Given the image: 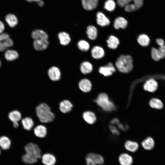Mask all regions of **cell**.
I'll list each match as a JSON object with an SVG mask.
<instances>
[{"label": "cell", "mask_w": 165, "mask_h": 165, "mask_svg": "<svg viewBox=\"0 0 165 165\" xmlns=\"http://www.w3.org/2000/svg\"><path fill=\"white\" fill-rule=\"evenodd\" d=\"M0 153H1V151H0Z\"/></svg>", "instance_id": "681fc988"}, {"label": "cell", "mask_w": 165, "mask_h": 165, "mask_svg": "<svg viewBox=\"0 0 165 165\" xmlns=\"http://www.w3.org/2000/svg\"><path fill=\"white\" fill-rule=\"evenodd\" d=\"M13 43L9 35L6 33H0V51H3L12 46Z\"/></svg>", "instance_id": "8992f818"}, {"label": "cell", "mask_w": 165, "mask_h": 165, "mask_svg": "<svg viewBox=\"0 0 165 165\" xmlns=\"http://www.w3.org/2000/svg\"><path fill=\"white\" fill-rule=\"evenodd\" d=\"M93 66L92 64L87 61L82 62L80 66V70L81 72L84 74L91 73L93 71Z\"/></svg>", "instance_id": "4316f807"}, {"label": "cell", "mask_w": 165, "mask_h": 165, "mask_svg": "<svg viewBox=\"0 0 165 165\" xmlns=\"http://www.w3.org/2000/svg\"><path fill=\"white\" fill-rule=\"evenodd\" d=\"M73 105L71 102L68 99H64L60 102L59 108L60 111L63 113L66 114L71 112Z\"/></svg>", "instance_id": "9c48e42d"}, {"label": "cell", "mask_w": 165, "mask_h": 165, "mask_svg": "<svg viewBox=\"0 0 165 165\" xmlns=\"http://www.w3.org/2000/svg\"><path fill=\"white\" fill-rule=\"evenodd\" d=\"M92 57L95 59L102 58L105 55V51L103 48L98 46H94L91 50Z\"/></svg>", "instance_id": "2e32d148"}, {"label": "cell", "mask_w": 165, "mask_h": 165, "mask_svg": "<svg viewBox=\"0 0 165 165\" xmlns=\"http://www.w3.org/2000/svg\"><path fill=\"white\" fill-rule=\"evenodd\" d=\"M133 60L129 55H121L117 59L115 64L118 70L123 73L130 72L133 68Z\"/></svg>", "instance_id": "7a4b0ae2"}, {"label": "cell", "mask_w": 165, "mask_h": 165, "mask_svg": "<svg viewBox=\"0 0 165 165\" xmlns=\"http://www.w3.org/2000/svg\"><path fill=\"white\" fill-rule=\"evenodd\" d=\"M38 5L42 7L44 5V2L42 0H40L37 2Z\"/></svg>", "instance_id": "f6af8a7d"}, {"label": "cell", "mask_w": 165, "mask_h": 165, "mask_svg": "<svg viewBox=\"0 0 165 165\" xmlns=\"http://www.w3.org/2000/svg\"><path fill=\"white\" fill-rule=\"evenodd\" d=\"M1 61H0V66H1Z\"/></svg>", "instance_id": "c3c4849f"}, {"label": "cell", "mask_w": 165, "mask_h": 165, "mask_svg": "<svg viewBox=\"0 0 165 165\" xmlns=\"http://www.w3.org/2000/svg\"><path fill=\"white\" fill-rule=\"evenodd\" d=\"M26 153L28 156L37 160L41 156V150L39 146L36 143L30 142L24 147Z\"/></svg>", "instance_id": "5b68a950"}, {"label": "cell", "mask_w": 165, "mask_h": 165, "mask_svg": "<svg viewBox=\"0 0 165 165\" xmlns=\"http://www.w3.org/2000/svg\"><path fill=\"white\" fill-rule=\"evenodd\" d=\"M141 145L145 150H150L154 148L155 146V142L152 138L150 137H148L142 141Z\"/></svg>", "instance_id": "603a6c76"}, {"label": "cell", "mask_w": 165, "mask_h": 165, "mask_svg": "<svg viewBox=\"0 0 165 165\" xmlns=\"http://www.w3.org/2000/svg\"><path fill=\"white\" fill-rule=\"evenodd\" d=\"M119 161L121 165H131L133 162V159L129 155L124 153L119 156Z\"/></svg>", "instance_id": "ffe728a7"}, {"label": "cell", "mask_w": 165, "mask_h": 165, "mask_svg": "<svg viewBox=\"0 0 165 165\" xmlns=\"http://www.w3.org/2000/svg\"><path fill=\"white\" fill-rule=\"evenodd\" d=\"M151 56L154 60L158 61L165 57V53H162L158 50L153 47L151 50Z\"/></svg>", "instance_id": "1f68e13d"}, {"label": "cell", "mask_w": 165, "mask_h": 165, "mask_svg": "<svg viewBox=\"0 0 165 165\" xmlns=\"http://www.w3.org/2000/svg\"><path fill=\"white\" fill-rule=\"evenodd\" d=\"M26 1H27L28 2H33V1H35V2H38L40 0H26Z\"/></svg>", "instance_id": "7dc6e473"}, {"label": "cell", "mask_w": 165, "mask_h": 165, "mask_svg": "<svg viewBox=\"0 0 165 165\" xmlns=\"http://www.w3.org/2000/svg\"><path fill=\"white\" fill-rule=\"evenodd\" d=\"M8 117L13 123L18 122L21 119V116L20 112L17 111H13L10 112Z\"/></svg>", "instance_id": "d590c367"}, {"label": "cell", "mask_w": 165, "mask_h": 165, "mask_svg": "<svg viewBox=\"0 0 165 165\" xmlns=\"http://www.w3.org/2000/svg\"><path fill=\"white\" fill-rule=\"evenodd\" d=\"M116 71L115 68L111 62L105 66L101 67L99 69V73L106 77L112 75Z\"/></svg>", "instance_id": "7c38bea8"}, {"label": "cell", "mask_w": 165, "mask_h": 165, "mask_svg": "<svg viewBox=\"0 0 165 165\" xmlns=\"http://www.w3.org/2000/svg\"><path fill=\"white\" fill-rule=\"evenodd\" d=\"M13 126L15 128H17L19 127V124L18 122L13 123Z\"/></svg>", "instance_id": "bcb514c9"}, {"label": "cell", "mask_w": 165, "mask_h": 165, "mask_svg": "<svg viewBox=\"0 0 165 165\" xmlns=\"http://www.w3.org/2000/svg\"><path fill=\"white\" fill-rule=\"evenodd\" d=\"M5 27L4 24L2 21L0 20V33H2L4 31Z\"/></svg>", "instance_id": "b9f144b4"}, {"label": "cell", "mask_w": 165, "mask_h": 165, "mask_svg": "<svg viewBox=\"0 0 165 165\" xmlns=\"http://www.w3.org/2000/svg\"><path fill=\"white\" fill-rule=\"evenodd\" d=\"M33 131L35 136L39 138H44L47 134V128L43 124H39L34 127Z\"/></svg>", "instance_id": "52a82bcc"}, {"label": "cell", "mask_w": 165, "mask_h": 165, "mask_svg": "<svg viewBox=\"0 0 165 165\" xmlns=\"http://www.w3.org/2000/svg\"><path fill=\"white\" fill-rule=\"evenodd\" d=\"M48 75L51 80L57 81L60 80L61 77V73L60 69L56 66H52L48 70Z\"/></svg>", "instance_id": "ba28073f"}, {"label": "cell", "mask_w": 165, "mask_h": 165, "mask_svg": "<svg viewBox=\"0 0 165 165\" xmlns=\"http://www.w3.org/2000/svg\"><path fill=\"white\" fill-rule=\"evenodd\" d=\"M158 50L160 52L165 53V46L163 45L160 46Z\"/></svg>", "instance_id": "7bdbcfd3"}, {"label": "cell", "mask_w": 165, "mask_h": 165, "mask_svg": "<svg viewBox=\"0 0 165 165\" xmlns=\"http://www.w3.org/2000/svg\"><path fill=\"white\" fill-rule=\"evenodd\" d=\"M5 19L8 25L11 28L14 27L18 23L16 16L12 13L7 14L5 16Z\"/></svg>", "instance_id": "d4e9b609"}, {"label": "cell", "mask_w": 165, "mask_h": 165, "mask_svg": "<svg viewBox=\"0 0 165 165\" xmlns=\"http://www.w3.org/2000/svg\"><path fill=\"white\" fill-rule=\"evenodd\" d=\"M84 121L87 124L92 125L96 121L97 118L95 114L92 111L86 110L84 111L82 115Z\"/></svg>", "instance_id": "4fadbf2b"}, {"label": "cell", "mask_w": 165, "mask_h": 165, "mask_svg": "<svg viewBox=\"0 0 165 165\" xmlns=\"http://www.w3.org/2000/svg\"><path fill=\"white\" fill-rule=\"evenodd\" d=\"M79 50L82 51L86 52L90 49V45L88 42L83 40L79 41L77 44Z\"/></svg>", "instance_id": "8d00e7d4"}, {"label": "cell", "mask_w": 165, "mask_h": 165, "mask_svg": "<svg viewBox=\"0 0 165 165\" xmlns=\"http://www.w3.org/2000/svg\"><path fill=\"white\" fill-rule=\"evenodd\" d=\"M32 38L34 39L48 40V36L44 31L40 29H36L33 31L31 34Z\"/></svg>", "instance_id": "e0dca14e"}, {"label": "cell", "mask_w": 165, "mask_h": 165, "mask_svg": "<svg viewBox=\"0 0 165 165\" xmlns=\"http://www.w3.org/2000/svg\"><path fill=\"white\" fill-rule=\"evenodd\" d=\"M106 42L108 47L112 49L117 48L119 44V40L113 35L110 36L107 40Z\"/></svg>", "instance_id": "f1b7e54d"}, {"label": "cell", "mask_w": 165, "mask_h": 165, "mask_svg": "<svg viewBox=\"0 0 165 165\" xmlns=\"http://www.w3.org/2000/svg\"><path fill=\"white\" fill-rule=\"evenodd\" d=\"M92 83L90 80L87 79L81 80L78 83V87L79 90L84 93H88L92 89Z\"/></svg>", "instance_id": "8fae6325"}, {"label": "cell", "mask_w": 165, "mask_h": 165, "mask_svg": "<svg viewBox=\"0 0 165 165\" xmlns=\"http://www.w3.org/2000/svg\"><path fill=\"white\" fill-rule=\"evenodd\" d=\"M125 147L127 150L134 152L138 149L139 145L136 142L128 141L125 142Z\"/></svg>", "instance_id": "d6a6232c"}, {"label": "cell", "mask_w": 165, "mask_h": 165, "mask_svg": "<svg viewBox=\"0 0 165 165\" xmlns=\"http://www.w3.org/2000/svg\"><path fill=\"white\" fill-rule=\"evenodd\" d=\"M34 49L37 51H43L46 50L48 47L49 42L48 40L35 39L33 42Z\"/></svg>", "instance_id": "9a60e30c"}, {"label": "cell", "mask_w": 165, "mask_h": 165, "mask_svg": "<svg viewBox=\"0 0 165 165\" xmlns=\"http://www.w3.org/2000/svg\"><path fill=\"white\" fill-rule=\"evenodd\" d=\"M127 25V21L124 18L119 17L115 20L114 23V28L118 29L119 28L124 29L126 28Z\"/></svg>", "instance_id": "484cf974"}, {"label": "cell", "mask_w": 165, "mask_h": 165, "mask_svg": "<svg viewBox=\"0 0 165 165\" xmlns=\"http://www.w3.org/2000/svg\"><path fill=\"white\" fill-rule=\"evenodd\" d=\"M21 123L23 128L25 130L30 131L34 127V122L30 117H26L22 120Z\"/></svg>", "instance_id": "cb8c5ba5"}, {"label": "cell", "mask_w": 165, "mask_h": 165, "mask_svg": "<svg viewBox=\"0 0 165 165\" xmlns=\"http://www.w3.org/2000/svg\"><path fill=\"white\" fill-rule=\"evenodd\" d=\"M86 33L88 37L90 40H95L97 35V31L96 28L92 25L87 27Z\"/></svg>", "instance_id": "83f0119b"}, {"label": "cell", "mask_w": 165, "mask_h": 165, "mask_svg": "<svg viewBox=\"0 0 165 165\" xmlns=\"http://www.w3.org/2000/svg\"><path fill=\"white\" fill-rule=\"evenodd\" d=\"M82 6L87 10H94L97 7L98 0H82Z\"/></svg>", "instance_id": "ac0fdd59"}, {"label": "cell", "mask_w": 165, "mask_h": 165, "mask_svg": "<svg viewBox=\"0 0 165 165\" xmlns=\"http://www.w3.org/2000/svg\"><path fill=\"white\" fill-rule=\"evenodd\" d=\"M11 141L10 139L6 136L0 137V146L5 150L8 149L10 147Z\"/></svg>", "instance_id": "e575fe53"}, {"label": "cell", "mask_w": 165, "mask_h": 165, "mask_svg": "<svg viewBox=\"0 0 165 165\" xmlns=\"http://www.w3.org/2000/svg\"><path fill=\"white\" fill-rule=\"evenodd\" d=\"M94 101L103 110L108 112L114 110L116 107L114 104L109 99L108 95L105 93L100 94Z\"/></svg>", "instance_id": "277c9868"}, {"label": "cell", "mask_w": 165, "mask_h": 165, "mask_svg": "<svg viewBox=\"0 0 165 165\" xmlns=\"http://www.w3.org/2000/svg\"><path fill=\"white\" fill-rule=\"evenodd\" d=\"M115 7L116 4L113 0H107L105 3L104 8L109 11H113L115 9Z\"/></svg>", "instance_id": "74e56055"}, {"label": "cell", "mask_w": 165, "mask_h": 165, "mask_svg": "<svg viewBox=\"0 0 165 165\" xmlns=\"http://www.w3.org/2000/svg\"><path fill=\"white\" fill-rule=\"evenodd\" d=\"M117 2L127 12L135 11L141 8L143 4V0H117Z\"/></svg>", "instance_id": "3957f363"}, {"label": "cell", "mask_w": 165, "mask_h": 165, "mask_svg": "<svg viewBox=\"0 0 165 165\" xmlns=\"http://www.w3.org/2000/svg\"><path fill=\"white\" fill-rule=\"evenodd\" d=\"M86 165H97L91 162L90 160L86 158Z\"/></svg>", "instance_id": "ee69618b"}, {"label": "cell", "mask_w": 165, "mask_h": 165, "mask_svg": "<svg viewBox=\"0 0 165 165\" xmlns=\"http://www.w3.org/2000/svg\"><path fill=\"white\" fill-rule=\"evenodd\" d=\"M109 128L113 134L117 135L119 134V132L114 126L110 125L109 126Z\"/></svg>", "instance_id": "ab89813d"}, {"label": "cell", "mask_w": 165, "mask_h": 165, "mask_svg": "<svg viewBox=\"0 0 165 165\" xmlns=\"http://www.w3.org/2000/svg\"><path fill=\"white\" fill-rule=\"evenodd\" d=\"M137 41L138 43L143 46H148L150 42V39L146 35L142 34L140 35L138 38Z\"/></svg>", "instance_id": "836d02e7"}, {"label": "cell", "mask_w": 165, "mask_h": 165, "mask_svg": "<svg viewBox=\"0 0 165 165\" xmlns=\"http://www.w3.org/2000/svg\"><path fill=\"white\" fill-rule=\"evenodd\" d=\"M97 22L98 24L101 26H105L109 24V19L102 13L98 12L97 14Z\"/></svg>", "instance_id": "7402d4cb"}, {"label": "cell", "mask_w": 165, "mask_h": 165, "mask_svg": "<svg viewBox=\"0 0 165 165\" xmlns=\"http://www.w3.org/2000/svg\"><path fill=\"white\" fill-rule=\"evenodd\" d=\"M143 87L145 91L150 93H154L157 89L158 84L154 79H150L146 81Z\"/></svg>", "instance_id": "30bf717a"}, {"label": "cell", "mask_w": 165, "mask_h": 165, "mask_svg": "<svg viewBox=\"0 0 165 165\" xmlns=\"http://www.w3.org/2000/svg\"><path fill=\"white\" fill-rule=\"evenodd\" d=\"M36 116L41 124L52 122L55 119V114L52 112L49 105L46 103L42 102L36 107Z\"/></svg>", "instance_id": "6da1fadb"}, {"label": "cell", "mask_w": 165, "mask_h": 165, "mask_svg": "<svg viewBox=\"0 0 165 165\" xmlns=\"http://www.w3.org/2000/svg\"><path fill=\"white\" fill-rule=\"evenodd\" d=\"M42 161L46 165H54L56 163V159L53 154L46 153L42 155Z\"/></svg>", "instance_id": "44dd1931"}, {"label": "cell", "mask_w": 165, "mask_h": 165, "mask_svg": "<svg viewBox=\"0 0 165 165\" xmlns=\"http://www.w3.org/2000/svg\"><path fill=\"white\" fill-rule=\"evenodd\" d=\"M149 105L150 106L154 109H160L163 107V104L162 101L159 99L153 98L149 101Z\"/></svg>", "instance_id": "f546056e"}, {"label": "cell", "mask_w": 165, "mask_h": 165, "mask_svg": "<svg viewBox=\"0 0 165 165\" xmlns=\"http://www.w3.org/2000/svg\"><path fill=\"white\" fill-rule=\"evenodd\" d=\"M58 37L60 44L63 46L68 45L71 41V38L69 34L65 32H60Z\"/></svg>", "instance_id": "d6986e66"}, {"label": "cell", "mask_w": 165, "mask_h": 165, "mask_svg": "<svg viewBox=\"0 0 165 165\" xmlns=\"http://www.w3.org/2000/svg\"><path fill=\"white\" fill-rule=\"evenodd\" d=\"M156 43L160 46L164 45L163 40L161 38H158L156 41Z\"/></svg>", "instance_id": "60d3db41"}, {"label": "cell", "mask_w": 165, "mask_h": 165, "mask_svg": "<svg viewBox=\"0 0 165 165\" xmlns=\"http://www.w3.org/2000/svg\"><path fill=\"white\" fill-rule=\"evenodd\" d=\"M22 159L24 163L29 164H34L37 161V160L29 157L26 154L22 156Z\"/></svg>", "instance_id": "f35d334b"}, {"label": "cell", "mask_w": 165, "mask_h": 165, "mask_svg": "<svg viewBox=\"0 0 165 165\" xmlns=\"http://www.w3.org/2000/svg\"><path fill=\"white\" fill-rule=\"evenodd\" d=\"M97 165H101L104 162V159L101 155L92 152L88 153L86 157Z\"/></svg>", "instance_id": "5bb4252c"}, {"label": "cell", "mask_w": 165, "mask_h": 165, "mask_svg": "<svg viewBox=\"0 0 165 165\" xmlns=\"http://www.w3.org/2000/svg\"><path fill=\"white\" fill-rule=\"evenodd\" d=\"M5 57L8 61H11L17 59L19 56L18 53L16 51L9 50L5 53Z\"/></svg>", "instance_id": "4dcf8cb0"}]
</instances>
